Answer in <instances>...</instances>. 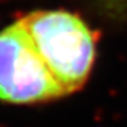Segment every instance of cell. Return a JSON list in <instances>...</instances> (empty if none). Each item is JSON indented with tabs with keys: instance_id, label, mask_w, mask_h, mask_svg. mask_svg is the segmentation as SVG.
Returning a JSON list of instances; mask_svg holds the SVG:
<instances>
[{
	"instance_id": "obj_3",
	"label": "cell",
	"mask_w": 127,
	"mask_h": 127,
	"mask_svg": "<svg viewBox=\"0 0 127 127\" xmlns=\"http://www.w3.org/2000/svg\"><path fill=\"white\" fill-rule=\"evenodd\" d=\"M103 4L114 12H122L127 10V0H101Z\"/></svg>"
},
{
	"instance_id": "obj_2",
	"label": "cell",
	"mask_w": 127,
	"mask_h": 127,
	"mask_svg": "<svg viewBox=\"0 0 127 127\" xmlns=\"http://www.w3.org/2000/svg\"><path fill=\"white\" fill-rule=\"evenodd\" d=\"M20 20L0 31V100L41 103L65 96Z\"/></svg>"
},
{
	"instance_id": "obj_1",
	"label": "cell",
	"mask_w": 127,
	"mask_h": 127,
	"mask_svg": "<svg viewBox=\"0 0 127 127\" xmlns=\"http://www.w3.org/2000/svg\"><path fill=\"white\" fill-rule=\"evenodd\" d=\"M19 20L66 95L80 89L96 54V39L88 25L78 15L64 10L34 11Z\"/></svg>"
}]
</instances>
